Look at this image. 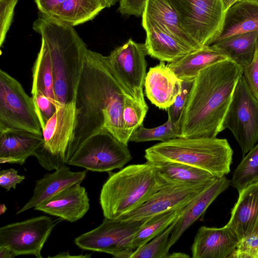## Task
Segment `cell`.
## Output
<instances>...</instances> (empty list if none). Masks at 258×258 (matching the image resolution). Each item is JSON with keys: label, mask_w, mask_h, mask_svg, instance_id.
<instances>
[{"label": "cell", "mask_w": 258, "mask_h": 258, "mask_svg": "<svg viewBox=\"0 0 258 258\" xmlns=\"http://www.w3.org/2000/svg\"><path fill=\"white\" fill-rule=\"evenodd\" d=\"M132 158L127 145L107 132L98 133L85 141L75 152L67 165L95 172L120 169Z\"/></svg>", "instance_id": "obj_11"}, {"label": "cell", "mask_w": 258, "mask_h": 258, "mask_svg": "<svg viewBox=\"0 0 258 258\" xmlns=\"http://www.w3.org/2000/svg\"><path fill=\"white\" fill-rule=\"evenodd\" d=\"M25 178V176L18 174V171L14 168L2 170L0 172V185L9 191L12 188L15 189L17 185Z\"/></svg>", "instance_id": "obj_41"}, {"label": "cell", "mask_w": 258, "mask_h": 258, "mask_svg": "<svg viewBox=\"0 0 258 258\" xmlns=\"http://www.w3.org/2000/svg\"><path fill=\"white\" fill-rule=\"evenodd\" d=\"M33 29L47 48L57 102L60 105L75 103L88 49L86 44L74 27L40 12Z\"/></svg>", "instance_id": "obj_3"}, {"label": "cell", "mask_w": 258, "mask_h": 258, "mask_svg": "<svg viewBox=\"0 0 258 258\" xmlns=\"http://www.w3.org/2000/svg\"><path fill=\"white\" fill-rule=\"evenodd\" d=\"M148 0H119L118 11L122 15L142 17Z\"/></svg>", "instance_id": "obj_40"}, {"label": "cell", "mask_w": 258, "mask_h": 258, "mask_svg": "<svg viewBox=\"0 0 258 258\" xmlns=\"http://www.w3.org/2000/svg\"><path fill=\"white\" fill-rule=\"evenodd\" d=\"M242 75L251 92L258 99V43L252 60L243 68Z\"/></svg>", "instance_id": "obj_39"}, {"label": "cell", "mask_w": 258, "mask_h": 258, "mask_svg": "<svg viewBox=\"0 0 258 258\" xmlns=\"http://www.w3.org/2000/svg\"><path fill=\"white\" fill-rule=\"evenodd\" d=\"M43 136L12 130L0 133V163L23 165L43 144Z\"/></svg>", "instance_id": "obj_22"}, {"label": "cell", "mask_w": 258, "mask_h": 258, "mask_svg": "<svg viewBox=\"0 0 258 258\" xmlns=\"http://www.w3.org/2000/svg\"><path fill=\"white\" fill-rule=\"evenodd\" d=\"M168 183H211L217 178L211 173L187 164L172 162H149Z\"/></svg>", "instance_id": "obj_28"}, {"label": "cell", "mask_w": 258, "mask_h": 258, "mask_svg": "<svg viewBox=\"0 0 258 258\" xmlns=\"http://www.w3.org/2000/svg\"><path fill=\"white\" fill-rule=\"evenodd\" d=\"M243 68L230 59L200 71L194 80L180 120V137L216 138Z\"/></svg>", "instance_id": "obj_2"}, {"label": "cell", "mask_w": 258, "mask_h": 258, "mask_svg": "<svg viewBox=\"0 0 258 258\" xmlns=\"http://www.w3.org/2000/svg\"><path fill=\"white\" fill-rule=\"evenodd\" d=\"M7 208L5 204H1L0 205V215L4 214L7 211Z\"/></svg>", "instance_id": "obj_48"}, {"label": "cell", "mask_w": 258, "mask_h": 258, "mask_svg": "<svg viewBox=\"0 0 258 258\" xmlns=\"http://www.w3.org/2000/svg\"><path fill=\"white\" fill-rule=\"evenodd\" d=\"M257 43L258 32H252L231 36L212 45L243 68L252 60Z\"/></svg>", "instance_id": "obj_26"}, {"label": "cell", "mask_w": 258, "mask_h": 258, "mask_svg": "<svg viewBox=\"0 0 258 258\" xmlns=\"http://www.w3.org/2000/svg\"><path fill=\"white\" fill-rule=\"evenodd\" d=\"M37 92L47 97L56 110L61 106L56 98L51 60L47 48L42 40L32 69L31 94Z\"/></svg>", "instance_id": "obj_29"}, {"label": "cell", "mask_w": 258, "mask_h": 258, "mask_svg": "<svg viewBox=\"0 0 258 258\" xmlns=\"http://www.w3.org/2000/svg\"><path fill=\"white\" fill-rule=\"evenodd\" d=\"M105 8L102 0H66L50 16L74 27L92 20Z\"/></svg>", "instance_id": "obj_27"}, {"label": "cell", "mask_w": 258, "mask_h": 258, "mask_svg": "<svg viewBox=\"0 0 258 258\" xmlns=\"http://www.w3.org/2000/svg\"><path fill=\"white\" fill-rule=\"evenodd\" d=\"M20 130L43 136L32 97L5 71H0V133Z\"/></svg>", "instance_id": "obj_7"}, {"label": "cell", "mask_w": 258, "mask_h": 258, "mask_svg": "<svg viewBox=\"0 0 258 258\" xmlns=\"http://www.w3.org/2000/svg\"><path fill=\"white\" fill-rule=\"evenodd\" d=\"M148 110L147 104H141L133 98L125 96L123 110V132L125 145H128L132 135L143 123Z\"/></svg>", "instance_id": "obj_34"}, {"label": "cell", "mask_w": 258, "mask_h": 258, "mask_svg": "<svg viewBox=\"0 0 258 258\" xmlns=\"http://www.w3.org/2000/svg\"><path fill=\"white\" fill-rule=\"evenodd\" d=\"M142 26L146 32L145 46L151 57L160 61L171 62L193 51L157 25L142 16Z\"/></svg>", "instance_id": "obj_21"}, {"label": "cell", "mask_w": 258, "mask_h": 258, "mask_svg": "<svg viewBox=\"0 0 258 258\" xmlns=\"http://www.w3.org/2000/svg\"><path fill=\"white\" fill-rule=\"evenodd\" d=\"M179 258V257H189V256L185 253H183L181 252H173L172 253H170L169 255V258Z\"/></svg>", "instance_id": "obj_45"}, {"label": "cell", "mask_w": 258, "mask_h": 258, "mask_svg": "<svg viewBox=\"0 0 258 258\" xmlns=\"http://www.w3.org/2000/svg\"><path fill=\"white\" fill-rule=\"evenodd\" d=\"M125 96L130 97L120 85L108 57L87 49L76 92V121L68 162L85 141L102 132L109 133L125 144Z\"/></svg>", "instance_id": "obj_1"}, {"label": "cell", "mask_w": 258, "mask_h": 258, "mask_svg": "<svg viewBox=\"0 0 258 258\" xmlns=\"http://www.w3.org/2000/svg\"><path fill=\"white\" fill-rule=\"evenodd\" d=\"M180 137V120L172 122L170 119L158 126L146 128L143 123L141 124L132 135L129 141L135 143L151 141L165 142Z\"/></svg>", "instance_id": "obj_32"}, {"label": "cell", "mask_w": 258, "mask_h": 258, "mask_svg": "<svg viewBox=\"0 0 258 258\" xmlns=\"http://www.w3.org/2000/svg\"><path fill=\"white\" fill-rule=\"evenodd\" d=\"M167 183L148 162L130 165L110 174L99 197L104 217L120 218L144 203Z\"/></svg>", "instance_id": "obj_4"}, {"label": "cell", "mask_w": 258, "mask_h": 258, "mask_svg": "<svg viewBox=\"0 0 258 258\" xmlns=\"http://www.w3.org/2000/svg\"><path fill=\"white\" fill-rule=\"evenodd\" d=\"M182 80L164 61L149 69L144 82L145 93L150 102L167 110L179 93Z\"/></svg>", "instance_id": "obj_17"}, {"label": "cell", "mask_w": 258, "mask_h": 258, "mask_svg": "<svg viewBox=\"0 0 258 258\" xmlns=\"http://www.w3.org/2000/svg\"><path fill=\"white\" fill-rule=\"evenodd\" d=\"M194 80L182 81L179 93L174 103L167 109L168 119L173 123L180 120Z\"/></svg>", "instance_id": "obj_35"}, {"label": "cell", "mask_w": 258, "mask_h": 258, "mask_svg": "<svg viewBox=\"0 0 258 258\" xmlns=\"http://www.w3.org/2000/svg\"><path fill=\"white\" fill-rule=\"evenodd\" d=\"M182 28L201 47L213 44L220 34L227 8L224 0H168Z\"/></svg>", "instance_id": "obj_6"}, {"label": "cell", "mask_w": 258, "mask_h": 258, "mask_svg": "<svg viewBox=\"0 0 258 258\" xmlns=\"http://www.w3.org/2000/svg\"><path fill=\"white\" fill-rule=\"evenodd\" d=\"M19 0H0V46L3 45L11 25Z\"/></svg>", "instance_id": "obj_37"}, {"label": "cell", "mask_w": 258, "mask_h": 258, "mask_svg": "<svg viewBox=\"0 0 258 258\" xmlns=\"http://www.w3.org/2000/svg\"><path fill=\"white\" fill-rule=\"evenodd\" d=\"M64 164L50 173L45 174L36 181L33 195L20 209L17 214H21L31 208H35L68 187L81 183L85 178L87 170L74 172Z\"/></svg>", "instance_id": "obj_19"}, {"label": "cell", "mask_w": 258, "mask_h": 258, "mask_svg": "<svg viewBox=\"0 0 258 258\" xmlns=\"http://www.w3.org/2000/svg\"><path fill=\"white\" fill-rule=\"evenodd\" d=\"M184 208L161 213L145 220L134 235L132 249L135 250L163 232L183 213Z\"/></svg>", "instance_id": "obj_30"}, {"label": "cell", "mask_w": 258, "mask_h": 258, "mask_svg": "<svg viewBox=\"0 0 258 258\" xmlns=\"http://www.w3.org/2000/svg\"><path fill=\"white\" fill-rule=\"evenodd\" d=\"M147 55L144 43L129 39L107 56L110 66L126 94L143 104H147L143 93L147 75Z\"/></svg>", "instance_id": "obj_12"}, {"label": "cell", "mask_w": 258, "mask_h": 258, "mask_svg": "<svg viewBox=\"0 0 258 258\" xmlns=\"http://www.w3.org/2000/svg\"><path fill=\"white\" fill-rule=\"evenodd\" d=\"M229 258H258V235L240 239Z\"/></svg>", "instance_id": "obj_38"}, {"label": "cell", "mask_w": 258, "mask_h": 258, "mask_svg": "<svg viewBox=\"0 0 258 258\" xmlns=\"http://www.w3.org/2000/svg\"><path fill=\"white\" fill-rule=\"evenodd\" d=\"M145 220H125L104 217L98 227L82 234L74 240L79 248L105 252L118 258H131L134 234Z\"/></svg>", "instance_id": "obj_10"}, {"label": "cell", "mask_w": 258, "mask_h": 258, "mask_svg": "<svg viewBox=\"0 0 258 258\" xmlns=\"http://www.w3.org/2000/svg\"><path fill=\"white\" fill-rule=\"evenodd\" d=\"M232 155L233 151L226 139L178 137L146 149L144 157L148 162L187 164L220 178L230 172Z\"/></svg>", "instance_id": "obj_5"}, {"label": "cell", "mask_w": 258, "mask_h": 258, "mask_svg": "<svg viewBox=\"0 0 258 258\" xmlns=\"http://www.w3.org/2000/svg\"><path fill=\"white\" fill-rule=\"evenodd\" d=\"M240 239L227 225L221 228L201 227L191 246L193 258H229Z\"/></svg>", "instance_id": "obj_15"}, {"label": "cell", "mask_w": 258, "mask_h": 258, "mask_svg": "<svg viewBox=\"0 0 258 258\" xmlns=\"http://www.w3.org/2000/svg\"><path fill=\"white\" fill-rule=\"evenodd\" d=\"M179 217L161 233L135 249L131 258H169L170 237Z\"/></svg>", "instance_id": "obj_33"}, {"label": "cell", "mask_w": 258, "mask_h": 258, "mask_svg": "<svg viewBox=\"0 0 258 258\" xmlns=\"http://www.w3.org/2000/svg\"><path fill=\"white\" fill-rule=\"evenodd\" d=\"M75 121L74 102L62 105L47 121L42 131L43 144L33 156L46 170H56L67 164Z\"/></svg>", "instance_id": "obj_9"}, {"label": "cell", "mask_w": 258, "mask_h": 258, "mask_svg": "<svg viewBox=\"0 0 258 258\" xmlns=\"http://www.w3.org/2000/svg\"><path fill=\"white\" fill-rule=\"evenodd\" d=\"M252 32H258V0H239L227 10L220 34L215 42Z\"/></svg>", "instance_id": "obj_24"}, {"label": "cell", "mask_w": 258, "mask_h": 258, "mask_svg": "<svg viewBox=\"0 0 258 258\" xmlns=\"http://www.w3.org/2000/svg\"><path fill=\"white\" fill-rule=\"evenodd\" d=\"M223 130H229L244 157L258 141V99L242 75L235 86L225 114Z\"/></svg>", "instance_id": "obj_8"}, {"label": "cell", "mask_w": 258, "mask_h": 258, "mask_svg": "<svg viewBox=\"0 0 258 258\" xmlns=\"http://www.w3.org/2000/svg\"><path fill=\"white\" fill-rule=\"evenodd\" d=\"M230 181L225 176L216 180L187 204L183 209L171 232V248L183 233L205 212L217 197L229 186Z\"/></svg>", "instance_id": "obj_20"}, {"label": "cell", "mask_w": 258, "mask_h": 258, "mask_svg": "<svg viewBox=\"0 0 258 258\" xmlns=\"http://www.w3.org/2000/svg\"><path fill=\"white\" fill-rule=\"evenodd\" d=\"M226 8L228 9L229 7L232 6L234 4L239 0H224Z\"/></svg>", "instance_id": "obj_47"}, {"label": "cell", "mask_w": 258, "mask_h": 258, "mask_svg": "<svg viewBox=\"0 0 258 258\" xmlns=\"http://www.w3.org/2000/svg\"><path fill=\"white\" fill-rule=\"evenodd\" d=\"M143 15L192 50L201 48L182 28L176 11L168 0H148Z\"/></svg>", "instance_id": "obj_23"}, {"label": "cell", "mask_w": 258, "mask_h": 258, "mask_svg": "<svg viewBox=\"0 0 258 258\" xmlns=\"http://www.w3.org/2000/svg\"><path fill=\"white\" fill-rule=\"evenodd\" d=\"M102 1L106 8H110L114 5L118 0H102Z\"/></svg>", "instance_id": "obj_46"}, {"label": "cell", "mask_w": 258, "mask_h": 258, "mask_svg": "<svg viewBox=\"0 0 258 258\" xmlns=\"http://www.w3.org/2000/svg\"><path fill=\"white\" fill-rule=\"evenodd\" d=\"M59 222L42 215L3 226L0 228V245L9 248L15 256L31 255L42 258V249Z\"/></svg>", "instance_id": "obj_13"}, {"label": "cell", "mask_w": 258, "mask_h": 258, "mask_svg": "<svg viewBox=\"0 0 258 258\" xmlns=\"http://www.w3.org/2000/svg\"><path fill=\"white\" fill-rule=\"evenodd\" d=\"M256 182H258V144L243 157L233 172L230 183L239 192Z\"/></svg>", "instance_id": "obj_31"}, {"label": "cell", "mask_w": 258, "mask_h": 258, "mask_svg": "<svg viewBox=\"0 0 258 258\" xmlns=\"http://www.w3.org/2000/svg\"><path fill=\"white\" fill-rule=\"evenodd\" d=\"M227 59L224 54L210 45L191 51L168 66L180 79L191 81L202 70Z\"/></svg>", "instance_id": "obj_25"}, {"label": "cell", "mask_w": 258, "mask_h": 258, "mask_svg": "<svg viewBox=\"0 0 258 258\" xmlns=\"http://www.w3.org/2000/svg\"><path fill=\"white\" fill-rule=\"evenodd\" d=\"M213 183H167L144 203L118 219L142 221L161 213L182 209Z\"/></svg>", "instance_id": "obj_14"}, {"label": "cell", "mask_w": 258, "mask_h": 258, "mask_svg": "<svg viewBox=\"0 0 258 258\" xmlns=\"http://www.w3.org/2000/svg\"><path fill=\"white\" fill-rule=\"evenodd\" d=\"M15 256L6 246L0 245V258H14Z\"/></svg>", "instance_id": "obj_44"}, {"label": "cell", "mask_w": 258, "mask_h": 258, "mask_svg": "<svg viewBox=\"0 0 258 258\" xmlns=\"http://www.w3.org/2000/svg\"><path fill=\"white\" fill-rule=\"evenodd\" d=\"M36 111L43 131L47 121L56 111V109L49 99L39 92L32 94Z\"/></svg>", "instance_id": "obj_36"}, {"label": "cell", "mask_w": 258, "mask_h": 258, "mask_svg": "<svg viewBox=\"0 0 258 258\" xmlns=\"http://www.w3.org/2000/svg\"><path fill=\"white\" fill-rule=\"evenodd\" d=\"M66 0H34L39 12L51 15Z\"/></svg>", "instance_id": "obj_42"}, {"label": "cell", "mask_w": 258, "mask_h": 258, "mask_svg": "<svg viewBox=\"0 0 258 258\" xmlns=\"http://www.w3.org/2000/svg\"><path fill=\"white\" fill-rule=\"evenodd\" d=\"M89 208L86 188L79 182L61 190L34 210L73 223L83 218Z\"/></svg>", "instance_id": "obj_16"}, {"label": "cell", "mask_w": 258, "mask_h": 258, "mask_svg": "<svg viewBox=\"0 0 258 258\" xmlns=\"http://www.w3.org/2000/svg\"><path fill=\"white\" fill-rule=\"evenodd\" d=\"M239 239L258 235V182L239 191L237 202L226 224Z\"/></svg>", "instance_id": "obj_18"}, {"label": "cell", "mask_w": 258, "mask_h": 258, "mask_svg": "<svg viewBox=\"0 0 258 258\" xmlns=\"http://www.w3.org/2000/svg\"><path fill=\"white\" fill-rule=\"evenodd\" d=\"M91 254H86L85 255L84 254H80V255H70V253H69V251H68L67 252H60V253H58L56 255H53V256H48L49 257H58V258H60V257H81V258H82V257H91Z\"/></svg>", "instance_id": "obj_43"}]
</instances>
